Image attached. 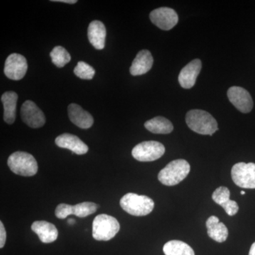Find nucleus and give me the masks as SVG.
I'll list each match as a JSON object with an SVG mask.
<instances>
[{
  "mask_svg": "<svg viewBox=\"0 0 255 255\" xmlns=\"http://www.w3.org/2000/svg\"><path fill=\"white\" fill-rule=\"evenodd\" d=\"M230 102L242 113H249L253 108V100L249 92L241 87H232L228 90Z\"/></svg>",
  "mask_w": 255,
  "mask_h": 255,
  "instance_id": "11",
  "label": "nucleus"
},
{
  "mask_svg": "<svg viewBox=\"0 0 255 255\" xmlns=\"http://www.w3.org/2000/svg\"><path fill=\"white\" fill-rule=\"evenodd\" d=\"M163 252L165 255H195L189 245L180 241L167 242L163 247Z\"/></svg>",
  "mask_w": 255,
  "mask_h": 255,
  "instance_id": "21",
  "label": "nucleus"
},
{
  "mask_svg": "<svg viewBox=\"0 0 255 255\" xmlns=\"http://www.w3.org/2000/svg\"><path fill=\"white\" fill-rule=\"evenodd\" d=\"M241 194L242 195H245V194H246V192H245V191H242Z\"/></svg>",
  "mask_w": 255,
  "mask_h": 255,
  "instance_id": "32",
  "label": "nucleus"
},
{
  "mask_svg": "<svg viewBox=\"0 0 255 255\" xmlns=\"http://www.w3.org/2000/svg\"><path fill=\"white\" fill-rule=\"evenodd\" d=\"M249 255H255V242L252 245L251 250H250Z\"/></svg>",
  "mask_w": 255,
  "mask_h": 255,
  "instance_id": "30",
  "label": "nucleus"
},
{
  "mask_svg": "<svg viewBox=\"0 0 255 255\" xmlns=\"http://www.w3.org/2000/svg\"><path fill=\"white\" fill-rule=\"evenodd\" d=\"M231 192L226 187H220L216 189L212 195L213 200L224 208L231 201Z\"/></svg>",
  "mask_w": 255,
  "mask_h": 255,
  "instance_id": "25",
  "label": "nucleus"
},
{
  "mask_svg": "<svg viewBox=\"0 0 255 255\" xmlns=\"http://www.w3.org/2000/svg\"><path fill=\"white\" fill-rule=\"evenodd\" d=\"M68 223H71V225H73V223H75V221L73 219H70L68 220Z\"/></svg>",
  "mask_w": 255,
  "mask_h": 255,
  "instance_id": "31",
  "label": "nucleus"
},
{
  "mask_svg": "<svg viewBox=\"0 0 255 255\" xmlns=\"http://www.w3.org/2000/svg\"><path fill=\"white\" fill-rule=\"evenodd\" d=\"M11 172L23 177H32L38 172V163L33 155L26 152L18 151L11 154L7 160Z\"/></svg>",
  "mask_w": 255,
  "mask_h": 255,
  "instance_id": "4",
  "label": "nucleus"
},
{
  "mask_svg": "<svg viewBox=\"0 0 255 255\" xmlns=\"http://www.w3.org/2000/svg\"><path fill=\"white\" fill-rule=\"evenodd\" d=\"M21 116L23 122L32 128H38L46 123L44 114L32 101H26L21 106Z\"/></svg>",
  "mask_w": 255,
  "mask_h": 255,
  "instance_id": "9",
  "label": "nucleus"
},
{
  "mask_svg": "<svg viewBox=\"0 0 255 255\" xmlns=\"http://www.w3.org/2000/svg\"><path fill=\"white\" fill-rule=\"evenodd\" d=\"M55 142L58 147L68 149L77 155H85L89 150L88 146L73 134H62L56 137Z\"/></svg>",
  "mask_w": 255,
  "mask_h": 255,
  "instance_id": "13",
  "label": "nucleus"
},
{
  "mask_svg": "<svg viewBox=\"0 0 255 255\" xmlns=\"http://www.w3.org/2000/svg\"><path fill=\"white\" fill-rule=\"evenodd\" d=\"M231 177L238 187L255 189V164L238 162L233 167Z\"/></svg>",
  "mask_w": 255,
  "mask_h": 255,
  "instance_id": "7",
  "label": "nucleus"
},
{
  "mask_svg": "<svg viewBox=\"0 0 255 255\" xmlns=\"http://www.w3.org/2000/svg\"><path fill=\"white\" fill-rule=\"evenodd\" d=\"M151 21L160 29L168 31L177 25L179 17L173 9L160 7L154 9L150 14Z\"/></svg>",
  "mask_w": 255,
  "mask_h": 255,
  "instance_id": "10",
  "label": "nucleus"
},
{
  "mask_svg": "<svg viewBox=\"0 0 255 255\" xmlns=\"http://www.w3.org/2000/svg\"><path fill=\"white\" fill-rule=\"evenodd\" d=\"M165 152L162 143L154 140L137 144L132 150V155L140 162H152L160 158Z\"/></svg>",
  "mask_w": 255,
  "mask_h": 255,
  "instance_id": "6",
  "label": "nucleus"
},
{
  "mask_svg": "<svg viewBox=\"0 0 255 255\" xmlns=\"http://www.w3.org/2000/svg\"><path fill=\"white\" fill-rule=\"evenodd\" d=\"M145 128L155 134H168L173 130L174 127L170 121L164 117H157L146 122Z\"/></svg>",
  "mask_w": 255,
  "mask_h": 255,
  "instance_id": "20",
  "label": "nucleus"
},
{
  "mask_svg": "<svg viewBox=\"0 0 255 255\" xmlns=\"http://www.w3.org/2000/svg\"><path fill=\"white\" fill-rule=\"evenodd\" d=\"M202 64L199 59H195L188 63L181 70L179 75V82L184 89H191L195 85L198 75L200 73Z\"/></svg>",
  "mask_w": 255,
  "mask_h": 255,
  "instance_id": "12",
  "label": "nucleus"
},
{
  "mask_svg": "<svg viewBox=\"0 0 255 255\" xmlns=\"http://www.w3.org/2000/svg\"><path fill=\"white\" fill-rule=\"evenodd\" d=\"M4 107V120L6 124H12L16 119L18 95L14 92H6L1 97Z\"/></svg>",
  "mask_w": 255,
  "mask_h": 255,
  "instance_id": "19",
  "label": "nucleus"
},
{
  "mask_svg": "<svg viewBox=\"0 0 255 255\" xmlns=\"http://www.w3.org/2000/svg\"><path fill=\"white\" fill-rule=\"evenodd\" d=\"M190 169V164L185 159H176L159 172V181L164 185H177L187 177Z\"/></svg>",
  "mask_w": 255,
  "mask_h": 255,
  "instance_id": "3",
  "label": "nucleus"
},
{
  "mask_svg": "<svg viewBox=\"0 0 255 255\" xmlns=\"http://www.w3.org/2000/svg\"><path fill=\"white\" fill-rule=\"evenodd\" d=\"M225 211L227 213L228 215L229 216H235L238 212V210H239V206H238L237 203L236 201L231 200L229 203L225 206L224 208Z\"/></svg>",
  "mask_w": 255,
  "mask_h": 255,
  "instance_id": "27",
  "label": "nucleus"
},
{
  "mask_svg": "<svg viewBox=\"0 0 255 255\" xmlns=\"http://www.w3.org/2000/svg\"><path fill=\"white\" fill-rule=\"evenodd\" d=\"M69 119L72 123L82 129H88L92 127L94 119L91 114L83 110L77 104H71L68 108Z\"/></svg>",
  "mask_w": 255,
  "mask_h": 255,
  "instance_id": "14",
  "label": "nucleus"
},
{
  "mask_svg": "<svg viewBox=\"0 0 255 255\" xmlns=\"http://www.w3.org/2000/svg\"><path fill=\"white\" fill-rule=\"evenodd\" d=\"M55 214L58 219H66L68 216L73 215V206L66 204H60L55 209Z\"/></svg>",
  "mask_w": 255,
  "mask_h": 255,
  "instance_id": "26",
  "label": "nucleus"
},
{
  "mask_svg": "<svg viewBox=\"0 0 255 255\" xmlns=\"http://www.w3.org/2000/svg\"><path fill=\"white\" fill-rule=\"evenodd\" d=\"M208 235L211 239L223 243L227 240L228 230L224 223L219 222V219L216 216H212L206 221Z\"/></svg>",
  "mask_w": 255,
  "mask_h": 255,
  "instance_id": "18",
  "label": "nucleus"
},
{
  "mask_svg": "<svg viewBox=\"0 0 255 255\" xmlns=\"http://www.w3.org/2000/svg\"><path fill=\"white\" fill-rule=\"evenodd\" d=\"M74 73L82 80H92L95 76V70L85 62L80 61L74 69Z\"/></svg>",
  "mask_w": 255,
  "mask_h": 255,
  "instance_id": "24",
  "label": "nucleus"
},
{
  "mask_svg": "<svg viewBox=\"0 0 255 255\" xmlns=\"http://www.w3.org/2000/svg\"><path fill=\"white\" fill-rule=\"evenodd\" d=\"M31 230L43 243H51L58 237V231L56 227L45 221H35L31 225Z\"/></svg>",
  "mask_w": 255,
  "mask_h": 255,
  "instance_id": "15",
  "label": "nucleus"
},
{
  "mask_svg": "<svg viewBox=\"0 0 255 255\" xmlns=\"http://www.w3.org/2000/svg\"><path fill=\"white\" fill-rule=\"evenodd\" d=\"M27 69V61L22 55L12 53L5 61L4 74L10 80H21L26 75Z\"/></svg>",
  "mask_w": 255,
  "mask_h": 255,
  "instance_id": "8",
  "label": "nucleus"
},
{
  "mask_svg": "<svg viewBox=\"0 0 255 255\" xmlns=\"http://www.w3.org/2000/svg\"><path fill=\"white\" fill-rule=\"evenodd\" d=\"M186 122L191 130L201 135H209L211 136L219 130L216 119L204 110L189 111L186 115Z\"/></svg>",
  "mask_w": 255,
  "mask_h": 255,
  "instance_id": "1",
  "label": "nucleus"
},
{
  "mask_svg": "<svg viewBox=\"0 0 255 255\" xmlns=\"http://www.w3.org/2000/svg\"><path fill=\"white\" fill-rule=\"evenodd\" d=\"M6 240V233L3 223L0 222V248H4Z\"/></svg>",
  "mask_w": 255,
  "mask_h": 255,
  "instance_id": "28",
  "label": "nucleus"
},
{
  "mask_svg": "<svg viewBox=\"0 0 255 255\" xmlns=\"http://www.w3.org/2000/svg\"><path fill=\"white\" fill-rule=\"evenodd\" d=\"M99 206L93 202H82L73 206V215L79 218H85L95 214L98 209Z\"/></svg>",
  "mask_w": 255,
  "mask_h": 255,
  "instance_id": "23",
  "label": "nucleus"
},
{
  "mask_svg": "<svg viewBox=\"0 0 255 255\" xmlns=\"http://www.w3.org/2000/svg\"><path fill=\"white\" fill-rule=\"evenodd\" d=\"M52 1H55V2H62L67 3V4H75L78 2L76 0H52Z\"/></svg>",
  "mask_w": 255,
  "mask_h": 255,
  "instance_id": "29",
  "label": "nucleus"
},
{
  "mask_svg": "<svg viewBox=\"0 0 255 255\" xmlns=\"http://www.w3.org/2000/svg\"><path fill=\"white\" fill-rule=\"evenodd\" d=\"M120 205L128 214L135 216H144L152 212L155 203L148 196L128 193L122 198Z\"/></svg>",
  "mask_w": 255,
  "mask_h": 255,
  "instance_id": "2",
  "label": "nucleus"
},
{
  "mask_svg": "<svg viewBox=\"0 0 255 255\" xmlns=\"http://www.w3.org/2000/svg\"><path fill=\"white\" fill-rule=\"evenodd\" d=\"M153 65V58L149 50H142L138 52L130 68L132 76L142 75L150 71Z\"/></svg>",
  "mask_w": 255,
  "mask_h": 255,
  "instance_id": "16",
  "label": "nucleus"
},
{
  "mask_svg": "<svg viewBox=\"0 0 255 255\" xmlns=\"http://www.w3.org/2000/svg\"><path fill=\"white\" fill-rule=\"evenodd\" d=\"M52 62L58 68H63L71 60V56L68 50L62 46H55L50 53Z\"/></svg>",
  "mask_w": 255,
  "mask_h": 255,
  "instance_id": "22",
  "label": "nucleus"
},
{
  "mask_svg": "<svg viewBox=\"0 0 255 255\" xmlns=\"http://www.w3.org/2000/svg\"><path fill=\"white\" fill-rule=\"evenodd\" d=\"M87 36L90 43L97 50H102L105 47L107 30L105 24L100 21H92L89 25Z\"/></svg>",
  "mask_w": 255,
  "mask_h": 255,
  "instance_id": "17",
  "label": "nucleus"
},
{
  "mask_svg": "<svg viewBox=\"0 0 255 255\" xmlns=\"http://www.w3.org/2000/svg\"><path fill=\"white\" fill-rule=\"evenodd\" d=\"M120 230L117 219L107 214L96 216L92 224V236L96 241H108L115 237Z\"/></svg>",
  "mask_w": 255,
  "mask_h": 255,
  "instance_id": "5",
  "label": "nucleus"
}]
</instances>
